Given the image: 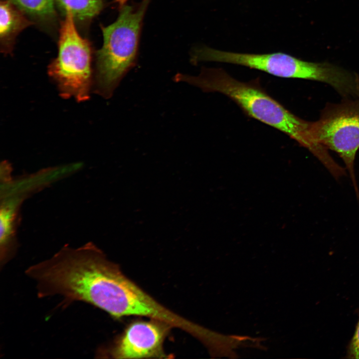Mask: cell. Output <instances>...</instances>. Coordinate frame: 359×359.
<instances>
[{"mask_svg":"<svg viewBox=\"0 0 359 359\" xmlns=\"http://www.w3.org/2000/svg\"><path fill=\"white\" fill-rule=\"evenodd\" d=\"M128 0H116V1L117 2L120 6H121L124 4Z\"/></svg>","mask_w":359,"mask_h":359,"instance_id":"8fae6325","label":"cell"},{"mask_svg":"<svg viewBox=\"0 0 359 359\" xmlns=\"http://www.w3.org/2000/svg\"><path fill=\"white\" fill-rule=\"evenodd\" d=\"M170 326L156 319L133 323L125 330L111 355L117 359L163 356V344Z\"/></svg>","mask_w":359,"mask_h":359,"instance_id":"8992f818","label":"cell"},{"mask_svg":"<svg viewBox=\"0 0 359 359\" xmlns=\"http://www.w3.org/2000/svg\"><path fill=\"white\" fill-rule=\"evenodd\" d=\"M151 0L135 7L121 6L116 20L102 27L103 43L97 52L95 92L110 98L127 72L135 66L143 19Z\"/></svg>","mask_w":359,"mask_h":359,"instance_id":"7a4b0ae2","label":"cell"},{"mask_svg":"<svg viewBox=\"0 0 359 359\" xmlns=\"http://www.w3.org/2000/svg\"><path fill=\"white\" fill-rule=\"evenodd\" d=\"M66 12L69 11L74 18L81 20H89L102 10L103 0H56Z\"/></svg>","mask_w":359,"mask_h":359,"instance_id":"ba28073f","label":"cell"},{"mask_svg":"<svg viewBox=\"0 0 359 359\" xmlns=\"http://www.w3.org/2000/svg\"><path fill=\"white\" fill-rule=\"evenodd\" d=\"M8 0H1L0 6V37L5 43L31 24L20 9Z\"/></svg>","mask_w":359,"mask_h":359,"instance_id":"52a82bcc","label":"cell"},{"mask_svg":"<svg viewBox=\"0 0 359 359\" xmlns=\"http://www.w3.org/2000/svg\"><path fill=\"white\" fill-rule=\"evenodd\" d=\"M59 32L57 57L48 68L61 96L78 102L89 99L92 81L91 50L89 42L78 33L71 12H65Z\"/></svg>","mask_w":359,"mask_h":359,"instance_id":"3957f363","label":"cell"},{"mask_svg":"<svg viewBox=\"0 0 359 359\" xmlns=\"http://www.w3.org/2000/svg\"><path fill=\"white\" fill-rule=\"evenodd\" d=\"M346 358L359 359V320L347 349Z\"/></svg>","mask_w":359,"mask_h":359,"instance_id":"30bf717a","label":"cell"},{"mask_svg":"<svg viewBox=\"0 0 359 359\" xmlns=\"http://www.w3.org/2000/svg\"><path fill=\"white\" fill-rule=\"evenodd\" d=\"M312 129L316 141L335 152L343 161L359 199L354 166L359 149V97L327 103L319 119L313 122Z\"/></svg>","mask_w":359,"mask_h":359,"instance_id":"277c9868","label":"cell"},{"mask_svg":"<svg viewBox=\"0 0 359 359\" xmlns=\"http://www.w3.org/2000/svg\"><path fill=\"white\" fill-rule=\"evenodd\" d=\"M21 10L37 17L46 18L55 13L54 0H8Z\"/></svg>","mask_w":359,"mask_h":359,"instance_id":"9c48e42d","label":"cell"},{"mask_svg":"<svg viewBox=\"0 0 359 359\" xmlns=\"http://www.w3.org/2000/svg\"><path fill=\"white\" fill-rule=\"evenodd\" d=\"M189 84L204 92H216L234 101L248 116L282 132L308 149L322 164L329 162L328 150L314 136L313 122L286 109L262 87L259 78L243 82L221 68L202 67L196 76L189 75Z\"/></svg>","mask_w":359,"mask_h":359,"instance_id":"6da1fadb","label":"cell"},{"mask_svg":"<svg viewBox=\"0 0 359 359\" xmlns=\"http://www.w3.org/2000/svg\"><path fill=\"white\" fill-rule=\"evenodd\" d=\"M192 59L195 63L201 61L227 63L258 70L278 77L326 84H329L334 75L333 67L329 63L306 61L282 52L253 54L202 47L193 50Z\"/></svg>","mask_w":359,"mask_h":359,"instance_id":"5b68a950","label":"cell"}]
</instances>
